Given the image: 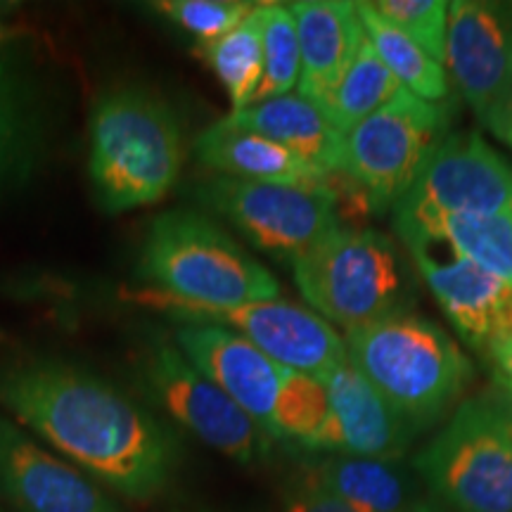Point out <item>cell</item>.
Listing matches in <instances>:
<instances>
[{
  "label": "cell",
  "mask_w": 512,
  "mask_h": 512,
  "mask_svg": "<svg viewBox=\"0 0 512 512\" xmlns=\"http://www.w3.org/2000/svg\"><path fill=\"white\" fill-rule=\"evenodd\" d=\"M0 406L131 501L159 496L176 472L178 441L157 415L64 361L24 358L0 368Z\"/></svg>",
  "instance_id": "cell-1"
},
{
  "label": "cell",
  "mask_w": 512,
  "mask_h": 512,
  "mask_svg": "<svg viewBox=\"0 0 512 512\" xmlns=\"http://www.w3.org/2000/svg\"><path fill=\"white\" fill-rule=\"evenodd\" d=\"M185 138L174 107L150 88L117 86L98 95L88 119V174L107 214L155 204L174 188Z\"/></svg>",
  "instance_id": "cell-2"
},
{
  "label": "cell",
  "mask_w": 512,
  "mask_h": 512,
  "mask_svg": "<svg viewBox=\"0 0 512 512\" xmlns=\"http://www.w3.org/2000/svg\"><path fill=\"white\" fill-rule=\"evenodd\" d=\"M347 356L418 434L456 406L475 375L451 335L418 313H396L351 330Z\"/></svg>",
  "instance_id": "cell-3"
},
{
  "label": "cell",
  "mask_w": 512,
  "mask_h": 512,
  "mask_svg": "<svg viewBox=\"0 0 512 512\" xmlns=\"http://www.w3.org/2000/svg\"><path fill=\"white\" fill-rule=\"evenodd\" d=\"M140 275L150 290L202 306L278 299L280 285L219 223L192 209L159 214L140 249Z\"/></svg>",
  "instance_id": "cell-4"
},
{
  "label": "cell",
  "mask_w": 512,
  "mask_h": 512,
  "mask_svg": "<svg viewBox=\"0 0 512 512\" xmlns=\"http://www.w3.org/2000/svg\"><path fill=\"white\" fill-rule=\"evenodd\" d=\"M294 283L311 309L347 332L406 313L413 280L387 235L339 226L292 261Z\"/></svg>",
  "instance_id": "cell-5"
},
{
  "label": "cell",
  "mask_w": 512,
  "mask_h": 512,
  "mask_svg": "<svg viewBox=\"0 0 512 512\" xmlns=\"http://www.w3.org/2000/svg\"><path fill=\"white\" fill-rule=\"evenodd\" d=\"M413 467L451 512H512V406L491 396L458 403Z\"/></svg>",
  "instance_id": "cell-6"
},
{
  "label": "cell",
  "mask_w": 512,
  "mask_h": 512,
  "mask_svg": "<svg viewBox=\"0 0 512 512\" xmlns=\"http://www.w3.org/2000/svg\"><path fill=\"white\" fill-rule=\"evenodd\" d=\"M451 133V102H427L401 88L344 136L342 174L368 197L375 214L394 209Z\"/></svg>",
  "instance_id": "cell-7"
},
{
  "label": "cell",
  "mask_w": 512,
  "mask_h": 512,
  "mask_svg": "<svg viewBox=\"0 0 512 512\" xmlns=\"http://www.w3.org/2000/svg\"><path fill=\"white\" fill-rule=\"evenodd\" d=\"M197 200L233 223L254 247L290 264L342 226L328 183L287 185L214 176L197 188Z\"/></svg>",
  "instance_id": "cell-8"
},
{
  "label": "cell",
  "mask_w": 512,
  "mask_h": 512,
  "mask_svg": "<svg viewBox=\"0 0 512 512\" xmlns=\"http://www.w3.org/2000/svg\"><path fill=\"white\" fill-rule=\"evenodd\" d=\"M136 299L171 313L185 323L221 325V328L238 332L240 337H245L256 349L264 351L268 358L292 373L320 377L349 358L347 344L328 320L320 318L316 311L280 297L271 302L238 306H202L145 290L138 292Z\"/></svg>",
  "instance_id": "cell-9"
},
{
  "label": "cell",
  "mask_w": 512,
  "mask_h": 512,
  "mask_svg": "<svg viewBox=\"0 0 512 512\" xmlns=\"http://www.w3.org/2000/svg\"><path fill=\"white\" fill-rule=\"evenodd\" d=\"M140 373L166 413L223 456L252 465L271 451V437L223 389L204 377L176 344L155 339L140 358Z\"/></svg>",
  "instance_id": "cell-10"
},
{
  "label": "cell",
  "mask_w": 512,
  "mask_h": 512,
  "mask_svg": "<svg viewBox=\"0 0 512 512\" xmlns=\"http://www.w3.org/2000/svg\"><path fill=\"white\" fill-rule=\"evenodd\" d=\"M396 204L460 216L512 214V166L482 133H448Z\"/></svg>",
  "instance_id": "cell-11"
},
{
  "label": "cell",
  "mask_w": 512,
  "mask_h": 512,
  "mask_svg": "<svg viewBox=\"0 0 512 512\" xmlns=\"http://www.w3.org/2000/svg\"><path fill=\"white\" fill-rule=\"evenodd\" d=\"M53 114L34 53L19 36L0 43V195L27 185L46 162Z\"/></svg>",
  "instance_id": "cell-12"
},
{
  "label": "cell",
  "mask_w": 512,
  "mask_h": 512,
  "mask_svg": "<svg viewBox=\"0 0 512 512\" xmlns=\"http://www.w3.org/2000/svg\"><path fill=\"white\" fill-rule=\"evenodd\" d=\"M448 76L477 117L512 88V5L448 3Z\"/></svg>",
  "instance_id": "cell-13"
},
{
  "label": "cell",
  "mask_w": 512,
  "mask_h": 512,
  "mask_svg": "<svg viewBox=\"0 0 512 512\" xmlns=\"http://www.w3.org/2000/svg\"><path fill=\"white\" fill-rule=\"evenodd\" d=\"M0 494L22 512H124L79 467L0 415Z\"/></svg>",
  "instance_id": "cell-14"
},
{
  "label": "cell",
  "mask_w": 512,
  "mask_h": 512,
  "mask_svg": "<svg viewBox=\"0 0 512 512\" xmlns=\"http://www.w3.org/2000/svg\"><path fill=\"white\" fill-rule=\"evenodd\" d=\"M176 347L204 377L275 439V406L283 392L287 368L268 358L238 332L221 325L185 323L176 330Z\"/></svg>",
  "instance_id": "cell-15"
},
{
  "label": "cell",
  "mask_w": 512,
  "mask_h": 512,
  "mask_svg": "<svg viewBox=\"0 0 512 512\" xmlns=\"http://www.w3.org/2000/svg\"><path fill=\"white\" fill-rule=\"evenodd\" d=\"M406 249L467 347L484 351L491 342L508 335L512 325L510 285L448 249L422 242L406 245Z\"/></svg>",
  "instance_id": "cell-16"
},
{
  "label": "cell",
  "mask_w": 512,
  "mask_h": 512,
  "mask_svg": "<svg viewBox=\"0 0 512 512\" xmlns=\"http://www.w3.org/2000/svg\"><path fill=\"white\" fill-rule=\"evenodd\" d=\"M320 382L328 394V420L318 451L380 460H399L406 453L413 430L349 358L320 375Z\"/></svg>",
  "instance_id": "cell-17"
},
{
  "label": "cell",
  "mask_w": 512,
  "mask_h": 512,
  "mask_svg": "<svg viewBox=\"0 0 512 512\" xmlns=\"http://www.w3.org/2000/svg\"><path fill=\"white\" fill-rule=\"evenodd\" d=\"M290 10L302 50L297 91L320 107L354 62L366 29L349 0H297Z\"/></svg>",
  "instance_id": "cell-18"
},
{
  "label": "cell",
  "mask_w": 512,
  "mask_h": 512,
  "mask_svg": "<svg viewBox=\"0 0 512 512\" xmlns=\"http://www.w3.org/2000/svg\"><path fill=\"white\" fill-rule=\"evenodd\" d=\"M392 221L403 245L448 249L512 287V214L460 216L394 204Z\"/></svg>",
  "instance_id": "cell-19"
},
{
  "label": "cell",
  "mask_w": 512,
  "mask_h": 512,
  "mask_svg": "<svg viewBox=\"0 0 512 512\" xmlns=\"http://www.w3.org/2000/svg\"><path fill=\"white\" fill-rule=\"evenodd\" d=\"M226 121L283 145L325 178L342 171L344 133H339L316 102L304 95L290 93L256 102L240 112H230Z\"/></svg>",
  "instance_id": "cell-20"
},
{
  "label": "cell",
  "mask_w": 512,
  "mask_h": 512,
  "mask_svg": "<svg viewBox=\"0 0 512 512\" xmlns=\"http://www.w3.org/2000/svg\"><path fill=\"white\" fill-rule=\"evenodd\" d=\"M197 162L216 171V176L240 178V181L287 183V185H323L328 183L320 171L302 157L292 155L283 145L273 143L259 133L233 126L226 117L204 128L192 145Z\"/></svg>",
  "instance_id": "cell-21"
},
{
  "label": "cell",
  "mask_w": 512,
  "mask_h": 512,
  "mask_svg": "<svg viewBox=\"0 0 512 512\" xmlns=\"http://www.w3.org/2000/svg\"><path fill=\"white\" fill-rule=\"evenodd\" d=\"M309 482L354 512H413L422 501L418 482L399 460L330 456L313 467Z\"/></svg>",
  "instance_id": "cell-22"
},
{
  "label": "cell",
  "mask_w": 512,
  "mask_h": 512,
  "mask_svg": "<svg viewBox=\"0 0 512 512\" xmlns=\"http://www.w3.org/2000/svg\"><path fill=\"white\" fill-rule=\"evenodd\" d=\"M264 8L266 3H256L233 31L197 46V53L226 88L233 112L252 105L264 79Z\"/></svg>",
  "instance_id": "cell-23"
},
{
  "label": "cell",
  "mask_w": 512,
  "mask_h": 512,
  "mask_svg": "<svg viewBox=\"0 0 512 512\" xmlns=\"http://www.w3.org/2000/svg\"><path fill=\"white\" fill-rule=\"evenodd\" d=\"M356 10L368 41L373 43L375 53L387 64L396 81L422 100L446 102L451 95V79H448L446 69L434 62L430 55L422 53L401 29L377 15L370 3H356Z\"/></svg>",
  "instance_id": "cell-24"
},
{
  "label": "cell",
  "mask_w": 512,
  "mask_h": 512,
  "mask_svg": "<svg viewBox=\"0 0 512 512\" xmlns=\"http://www.w3.org/2000/svg\"><path fill=\"white\" fill-rule=\"evenodd\" d=\"M401 88V83L389 72L387 64L380 60V55L375 53L373 43L366 36L354 62L349 64L342 81L325 98L320 110L325 112V117L332 121V126L339 133L347 136L361 121H366L370 114H375L382 105H387Z\"/></svg>",
  "instance_id": "cell-25"
},
{
  "label": "cell",
  "mask_w": 512,
  "mask_h": 512,
  "mask_svg": "<svg viewBox=\"0 0 512 512\" xmlns=\"http://www.w3.org/2000/svg\"><path fill=\"white\" fill-rule=\"evenodd\" d=\"M302 74V50H299L297 22L290 5L266 3L264 8V79L256 102L290 95Z\"/></svg>",
  "instance_id": "cell-26"
},
{
  "label": "cell",
  "mask_w": 512,
  "mask_h": 512,
  "mask_svg": "<svg viewBox=\"0 0 512 512\" xmlns=\"http://www.w3.org/2000/svg\"><path fill=\"white\" fill-rule=\"evenodd\" d=\"M328 420V394L320 377L287 370L283 392L275 406V439H292L306 448H318Z\"/></svg>",
  "instance_id": "cell-27"
},
{
  "label": "cell",
  "mask_w": 512,
  "mask_h": 512,
  "mask_svg": "<svg viewBox=\"0 0 512 512\" xmlns=\"http://www.w3.org/2000/svg\"><path fill=\"white\" fill-rule=\"evenodd\" d=\"M370 5L377 15H382L411 38L422 53L444 67L448 3L444 0H373Z\"/></svg>",
  "instance_id": "cell-28"
},
{
  "label": "cell",
  "mask_w": 512,
  "mask_h": 512,
  "mask_svg": "<svg viewBox=\"0 0 512 512\" xmlns=\"http://www.w3.org/2000/svg\"><path fill=\"white\" fill-rule=\"evenodd\" d=\"M256 3L245 0H162L152 3V10L197 38V46L226 36L240 22H245Z\"/></svg>",
  "instance_id": "cell-29"
},
{
  "label": "cell",
  "mask_w": 512,
  "mask_h": 512,
  "mask_svg": "<svg viewBox=\"0 0 512 512\" xmlns=\"http://www.w3.org/2000/svg\"><path fill=\"white\" fill-rule=\"evenodd\" d=\"M283 512H354L347 503H342L320 486L306 482L302 489L287 501Z\"/></svg>",
  "instance_id": "cell-30"
},
{
  "label": "cell",
  "mask_w": 512,
  "mask_h": 512,
  "mask_svg": "<svg viewBox=\"0 0 512 512\" xmlns=\"http://www.w3.org/2000/svg\"><path fill=\"white\" fill-rule=\"evenodd\" d=\"M479 121L486 126V131L494 133V138L512 147V88L503 98H498L494 105L486 110Z\"/></svg>",
  "instance_id": "cell-31"
},
{
  "label": "cell",
  "mask_w": 512,
  "mask_h": 512,
  "mask_svg": "<svg viewBox=\"0 0 512 512\" xmlns=\"http://www.w3.org/2000/svg\"><path fill=\"white\" fill-rule=\"evenodd\" d=\"M484 354L494 363L496 377H508V380H512V335L491 342L484 349Z\"/></svg>",
  "instance_id": "cell-32"
},
{
  "label": "cell",
  "mask_w": 512,
  "mask_h": 512,
  "mask_svg": "<svg viewBox=\"0 0 512 512\" xmlns=\"http://www.w3.org/2000/svg\"><path fill=\"white\" fill-rule=\"evenodd\" d=\"M413 512H451L448 508H444V505L432 501V498H422V501L418 503V508H415Z\"/></svg>",
  "instance_id": "cell-33"
},
{
  "label": "cell",
  "mask_w": 512,
  "mask_h": 512,
  "mask_svg": "<svg viewBox=\"0 0 512 512\" xmlns=\"http://www.w3.org/2000/svg\"><path fill=\"white\" fill-rule=\"evenodd\" d=\"M17 31H12L10 27H5V24H0V43L3 41H10V38H15Z\"/></svg>",
  "instance_id": "cell-34"
},
{
  "label": "cell",
  "mask_w": 512,
  "mask_h": 512,
  "mask_svg": "<svg viewBox=\"0 0 512 512\" xmlns=\"http://www.w3.org/2000/svg\"><path fill=\"white\" fill-rule=\"evenodd\" d=\"M498 384H501V387L508 392V396L512 399V380H508V377H498Z\"/></svg>",
  "instance_id": "cell-35"
}]
</instances>
